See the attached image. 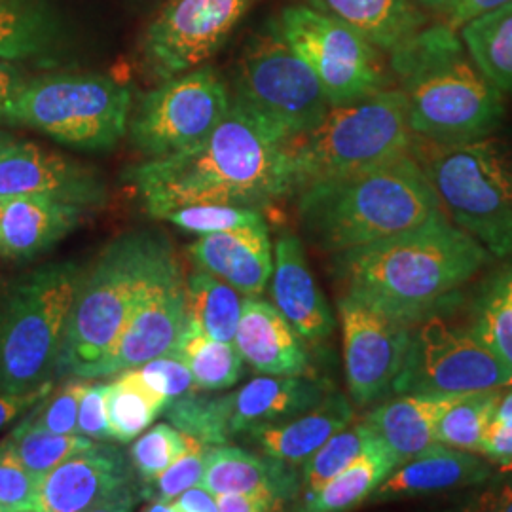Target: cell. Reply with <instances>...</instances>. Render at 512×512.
Wrapping results in <instances>:
<instances>
[{"label": "cell", "instance_id": "50", "mask_svg": "<svg viewBox=\"0 0 512 512\" xmlns=\"http://www.w3.org/2000/svg\"><path fill=\"white\" fill-rule=\"evenodd\" d=\"M465 511L512 512V482L494 486L482 494L475 495L463 507Z\"/></svg>", "mask_w": 512, "mask_h": 512}, {"label": "cell", "instance_id": "19", "mask_svg": "<svg viewBox=\"0 0 512 512\" xmlns=\"http://www.w3.org/2000/svg\"><path fill=\"white\" fill-rule=\"evenodd\" d=\"M46 196L82 207L107 202L99 173L35 143L6 139L0 145V200Z\"/></svg>", "mask_w": 512, "mask_h": 512}, {"label": "cell", "instance_id": "15", "mask_svg": "<svg viewBox=\"0 0 512 512\" xmlns=\"http://www.w3.org/2000/svg\"><path fill=\"white\" fill-rule=\"evenodd\" d=\"M258 0H171L145 31L141 54L165 80L205 65Z\"/></svg>", "mask_w": 512, "mask_h": 512}, {"label": "cell", "instance_id": "1", "mask_svg": "<svg viewBox=\"0 0 512 512\" xmlns=\"http://www.w3.org/2000/svg\"><path fill=\"white\" fill-rule=\"evenodd\" d=\"M126 179L154 219L205 203L262 211L294 194L289 139L234 99L202 143L133 165Z\"/></svg>", "mask_w": 512, "mask_h": 512}, {"label": "cell", "instance_id": "43", "mask_svg": "<svg viewBox=\"0 0 512 512\" xmlns=\"http://www.w3.org/2000/svg\"><path fill=\"white\" fill-rule=\"evenodd\" d=\"M40 480L14 452L10 440L0 442V507L4 512H37Z\"/></svg>", "mask_w": 512, "mask_h": 512}, {"label": "cell", "instance_id": "38", "mask_svg": "<svg viewBox=\"0 0 512 512\" xmlns=\"http://www.w3.org/2000/svg\"><path fill=\"white\" fill-rule=\"evenodd\" d=\"M8 440L14 452L18 454V458L23 461V465L37 476L40 482L65 459L73 458L74 454L95 444V440L88 439L80 433H71V435L50 433V431L35 429L23 420Z\"/></svg>", "mask_w": 512, "mask_h": 512}, {"label": "cell", "instance_id": "25", "mask_svg": "<svg viewBox=\"0 0 512 512\" xmlns=\"http://www.w3.org/2000/svg\"><path fill=\"white\" fill-rule=\"evenodd\" d=\"M202 486L211 494L253 492L285 505L302 492V478L291 463L241 446L219 444L207 448Z\"/></svg>", "mask_w": 512, "mask_h": 512}, {"label": "cell", "instance_id": "2", "mask_svg": "<svg viewBox=\"0 0 512 512\" xmlns=\"http://www.w3.org/2000/svg\"><path fill=\"white\" fill-rule=\"evenodd\" d=\"M490 256L440 213L399 236L336 253L332 270L342 294L414 327L450 306Z\"/></svg>", "mask_w": 512, "mask_h": 512}, {"label": "cell", "instance_id": "49", "mask_svg": "<svg viewBox=\"0 0 512 512\" xmlns=\"http://www.w3.org/2000/svg\"><path fill=\"white\" fill-rule=\"evenodd\" d=\"M52 389V384L44 385L40 389H35L25 395H10V393H0V431L12 425L14 421L21 420L35 404L46 397Z\"/></svg>", "mask_w": 512, "mask_h": 512}, {"label": "cell", "instance_id": "48", "mask_svg": "<svg viewBox=\"0 0 512 512\" xmlns=\"http://www.w3.org/2000/svg\"><path fill=\"white\" fill-rule=\"evenodd\" d=\"M215 495L220 512H268L283 509L272 497L253 492H222Z\"/></svg>", "mask_w": 512, "mask_h": 512}, {"label": "cell", "instance_id": "28", "mask_svg": "<svg viewBox=\"0 0 512 512\" xmlns=\"http://www.w3.org/2000/svg\"><path fill=\"white\" fill-rule=\"evenodd\" d=\"M306 4L344 21L385 54L395 52L427 21L418 0H306Z\"/></svg>", "mask_w": 512, "mask_h": 512}, {"label": "cell", "instance_id": "23", "mask_svg": "<svg viewBox=\"0 0 512 512\" xmlns=\"http://www.w3.org/2000/svg\"><path fill=\"white\" fill-rule=\"evenodd\" d=\"M88 207L46 196L0 200V255L31 260L67 238L86 217Z\"/></svg>", "mask_w": 512, "mask_h": 512}, {"label": "cell", "instance_id": "47", "mask_svg": "<svg viewBox=\"0 0 512 512\" xmlns=\"http://www.w3.org/2000/svg\"><path fill=\"white\" fill-rule=\"evenodd\" d=\"M512 0H452V4L440 14L439 21L459 31L469 21L480 18L488 12H494L501 6L511 4Z\"/></svg>", "mask_w": 512, "mask_h": 512}, {"label": "cell", "instance_id": "32", "mask_svg": "<svg viewBox=\"0 0 512 512\" xmlns=\"http://www.w3.org/2000/svg\"><path fill=\"white\" fill-rule=\"evenodd\" d=\"M241 306V294L217 275L198 268L186 279L188 319L215 340L234 344Z\"/></svg>", "mask_w": 512, "mask_h": 512}, {"label": "cell", "instance_id": "35", "mask_svg": "<svg viewBox=\"0 0 512 512\" xmlns=\"http://www.w3.org/2000/svg\"><path fill=\"white\" fill-rule=\"evenodd\" d=\"M471 329L499 357L512 385V266L495 275L478 296Z\"/></svg>", "mask_w": 512, "mask_h": 512}, {"label": "cell", "instance_id": "40", "mask_svg": "<svg viewBox=\"0 0 512 512\" xmlns=\"http://www.w3.org/2000/svg\"><path fill=\"white\" fill-rule=\"evenodd\" d=\"M160 219L167 220L173 226L181 228L188 234H196V236L230 232V230L266 222L262 211L256 207L215 205V203L177 207V209H171L164 213Z\"/></svg>", "mask_w": 512, "mask_h": 512}, {"label": "cell", "instance_id": "46", "mask_svg": "<svg viewBox=\"0 0 512 512\" xmlns=\"http://www.w3.org/2000/svg\"><path fill=\"white\" fill-rule=\"evenodd\" d=\"M109 384L95 382L86 387L80 406H78V423L76 433L88 437V439L109 442L110 435L109 418H107V397H109Z\"/></svg>", "mask_w": 512, "mask_h": 512}, {"label": "cell", "instance_id": "4", "mask_svg": "<svg viewBox=\"0 0 512 512\" xmlns=\"http://www.w3.org/2000/svg\"><path fill=\"white\" fill-rule=\"evenodd\" d=\"M306 239L323 253H342L418 228L442 211L412 152L296 194Z\"/></svg>", "mask_w": 512, "mask_h": 512}, {"label": "cell", "instance_id": "37", "mask_svg": "<svg viewBox=\"0 0 512 512\" xmlns=\"http://www.w3.org/2000/svg\"><path fill=\"white\" fill-rule=\"evenodd\" d=\"M376 439L374 429L363 421H351L348 427L334 433L300 471L302 497L317 494L329 480L342 473L353 459L359 458L366 446Z\"/></svg>", "mask_w": 512, "mask_h": 512}, {"label": "cell", "instance_id": "55", "mask_svg": "<svg viewBox=\"0 0 512 512\" xmlns=\"http://www.w3.org/2000/svg\"><path fill=\"white\" fill-rule=\"evenodd\" d=\"M0 122H2V112H0Z\"/></svg>", "mask_w": 512, "mask_h": 512}, {"label": "cell", "instance_id": "14", "mask_svg": "<svg viewBox=\"0 0 512 512\" xmlns=\"http://www.w3.org/2000/svg\"><path fill=\"white\" fill-rule=\"evenodd\" d=\"M509 385L507 368L475 330L450 325L439 315H431L412 327L393 395H471Z\"/></svg>", "mask_w": 512, "mask_h": 512}, {"label": "cell", "instance_id": "6", "mask_svg": "<svg viewBox=\"0 0 512 512\" xmlns=\"http://www.w3.org/2000/svg\"><path fill=\"white\" fill-rule=\"evenodd\" d=\"M73 260L44 264L0 298V393L25 395L55 378L69 313L84 274Z\"/></svg>", "mask_w": 512, "mask_h": 512}, {"label": "cell", "instance_id": "12", "mask_svg": "<svg viewBox=\"0 0 512 512\" xmlns=\"http://www.w3.org/2000/svg\"><path fill=\"white\" fill-rule=\"evenodd\" d=\"M275 25L319 78L330 107L391 88L382 50L344 21L300 4L281 10Z\"/></svg>", "mask_w": 512, "mask_h": 512}, {"label": "cell", "instance_id": "33", "mask_svg": "<svg viewBox=\"0 0 512 512\" xmlns=\"http://www.w3.org/2000/svg\"><path fill=\"white\" fill-rule=\"evenodd\" d=\"M57 31L54 14L40 0H0V61L50 50Z\"/></svg>", "mask_w": 512, "mask_h": 512}, {"label": "cell", "instance_id": "17", "mask_svg": "<svg viewBox=\"0 0 512 512\" xmlns=\"http://www.w3.org/2000/svg\"><path fill=\"white\" fill-rule=\"evenodd\" d=\"M349 397L357 406L382 403L393 395L403 368L412 325L374 310L357 298H338Z\"/></svg>", "mask_w": 512, "mask_h": 512}, {"label": "cell", "instance_id": "54", "mask_svg": "<svg viewBox=\"0 0 512 512\" xmlns=\"http://www.w3.org/2000/svg\"><path fill=\"white\" fill-rule=\"evenodd\" d=\"M6 139H10V137H8V135H4V133H0V145H2Z\"/></svg>", "mask_w": 512, "mask_h": 512}, {"label": "cell", "instance_id": "39", "mask_svg": "<svg viewBox=\"0 0 512 512\" xmlns=\"http://www.w3.org/2000/svg\"><path fill=\"white\" fill-rule=\"evenodd\" d=\"M192 437L171 423H156L139 435L129 448V461L147 486L186 452Z\"/></svg>", "mask_w": 512, "mask_h": 512}, {"label": "cell", "instance_id": "10", "mask_svg": "<svg viewBox=\"0 0 512 512\" xmlns=\"http://www.w3.org/2000/svg\"><path fill=\"white\" fill-rule=\"evenodd\" d=\"M232 99L289 141L317 126L330 109L319 78L279 33L275 19L241 55Z\"/></svg>", "mask_w": 512, "mask_h": 512}, {"label": "cell", "instance_id": "16", "mask_svg": "<svg viewBox=\"0 0 512 512\" xmlns=\"http://www.w3.org/2000/svg\"><path fill=\"white\" fill-rule=\"evenodd\" d=\"M145 501V484L129 456L93 444L42 478L37 512H128Z\"/></svg>", "mask_w": 512, "mask_h": 512}, {"label": "cell", "instance_id": "31", "mask_svg": "<svg viewBox=\"0 0 512 512\" xmlns=\"http://www.w3.org/2000/svg\"><path fill=\"white\" fill-rule=\"evenodd\" d=\"M459 35L480 71L512 95V2L469 21Z\"/></svg>", "mask_w": 512, "mask_h": 512}, {"label": "cell", "instance_id": "11", "mask_svg": "<svg viewBox=\"0 0 512 512\" xmlns=\"http://www.w3.org/2000/svg\"><path fill=\"white\" fill-rule=\"evenodd\" d=\"M332 391L325 380L260 374L228 395L196 391L171 401L164 416L171 425L209 446L232 444L256 427L289 420L323 401Z\"/></svg>", "mask_w": 512, "mask_h": 512}, {"label": "cell", "instance_id": "7", "mask_svg": "<svg viewBox=\"0 0 512 512\" xmlns=\"http://www.w3.org/2000/svg\"><path fill=\"white\" fill-rule=\"evenodd\" d=\"M412 154L444 215L490 255H512V150L492 135L463 143L416 137Z\"/></svg>", "mask_w": 512, "mask_h": 512}, {"label": "cell", "instance_id": "56", "mask_svg": "<svg viewBox=\"0 0 512 512\" xmlns=\"http://www.w3.org/2000/svg\"><path fill=\"white\" fill-rule=\"evenodd\" d=\"M0 512H4V509H2V507H0Z\"/></svg>", "mask_w": 512, "mask_h": 512}, {"label": "cell", "instance_id": "29", "mask_svg": "<svg viewBox=\"0 0 512 512\" xmlns=\"http://www.w3.org/2000/svg\"><path fill=\"white\" fill-rule=\"evenodd\" d=\"M399 459L395 452L376 435L365 452L353 459L348 467L329 480L317 494L302 497L300 511H349L365 503L380 488L387 476L395 471Z\"/></svg>", "mask_w": 512, "mask_h": 512}, {"label": "cell", "instance_id": "3", "mask_svg": "<svg viewBox=\"0 0 512 512\" xmlns=\"http://www.w3.org/2000/svg\"><path fill=\"white\" fill-rule=\"evenodd\" d=\"M389 57L416 137L463 143L501 126L503 92L480 71L456 29L442 21L425 25Z\"/></svg>", "mask_w": 512, "mask_h": 512}, {"label": "cell", "instance_id": "53", "mask_svg": "<svg viewBox=\"0 0 512 512\" xmlns=\"http://www.w3.org/2000/svg\"><path fill=\"white\" fill-rule=\"evenodd\" d=\"M423 10H429V12H435V14H442L450 4L452 0H418Z\"/></svg>", "mask_w": 512, "mask_h": 512}, {"label": "cell", "instance_id": "42", "mask_svg": "<svg viewBox=\"0 0 512 512\" xmlns=\"http://www.w3.org/2000/svg\"><path fill=\"white\" fill-rule=\"evenodd\" d=\"M207 448L209 444L192 437L183 456L175 459L162 475L145 486V501L167 503L188 488L202 486Z\"/></svg>", "mask_w": 512, "mask_h": 512}, {"label": "cell", "instance_id": "9", "mask_svg": "<svg viewBox=\"0 0 512 512\" xmlns=\"http://www.w3.org/2000/svg\"><path fill=\"white\" fill-rule=\"evenodd\" d=\"M133 95L103 74H55L27 80L2 120L37 129L80 150H110L128 135Z\"/></svg>", "mask_w": 512, "mask_h": 512}, {"label": "cell", "instance_id": "22", "mask_svg": "<svg viewBox=\"0 0 512 512\" xmlns=\"http://www.w3.org/2000/svg\"><path fill=\"white\" fill-rule=\"evenodd\" d=\"M274 306L306 342L327 340L336 319L311 274L306 249L294 234H281L274 245Z\"/></svg>", "mask_w": 512, "mask_h": 512}, {"label": "cell", "instance_id": "20", "mask_svg": "<svg viewBox=\"0 0 512 512\" xmlns=\"http://www.w3.org/2000/svg\"><path fill=\"white\" fill-rule=\"evenodd\" d=\"M188 253L200 270L217 275L243 296H260L274 274V245L266 222L200 236Z\"/></svg>", "mask_w": 512, "mask_h": 512}, {"label": "cell", "instance_id": "27", "mask_svg": "<svg viewBox=\"0 0 512 512\" xmlns=\"http://www.w3.org/2000/svg\"><path fill=\"white\" fill-rule=\"evenodd\" d=\"M465 395L395 393L366 414V423L395 452L399 463L437 444V423Z\"/></svg>", "mask_w": 512, "mask_h": 512}, {"label": "cell", "instance_id": "51", "mask_svg": "<svg viewBox=\"0 0 512 512\" xmlns=\"http://www.w3.org/2000/svg\"><path fill=\"white\" fill-rule=\"evenodd\" d=\"M171 505V512H217L215 495L203 486H194L184 490L183 494L167 501Z\"/></svg>", "mask_w": 512, "mask_h": 512}, {"label": "cell", "instance_id": "52", "mask_svg": "<svg viewBox=\"0 0 512 512\" xmlns=\"http://www.w3.org/2000/svg\"><path fill=\"white\" fill-rule=\"evenodd\" d=\"M25 82L27 80L12 61H0V112L14 101Z\"/></svg>", "mask_w": 512, "mask_h": 512}, {"label": "cell", "instance_id": "21", "mask_svg": "<svg viewBox=\"0 0 512 512\" xmlns=\"http://www.w3.org/2000/svg\"><path fill=\"white\" fill-rule=\"evenodd\" d=\"M243 361L266 376L310 374L306 340L283 317L274 304L256 296H245L238 330L234 336Z\"/></svg>", "mask_w": 512, "mask_h": 512}, {"label": "cell", "instance_id": "26", "mask_svg": "<svg viewBox=\"0 0 512 512\" xmlns=\"http://www.w3.org/2000/svg\"><path fill=\"white\" fill-rule=\"evenodd\" d=\"M353 420V404L346 395L332 389L323 401L308 410L289 420L256 427L243 435V439L253 442L258 452L270 458L302 467L334 433L348 427Z\"/></svg>", "mask_w": 512, "mask_h": 512}, {"label": "cell", "instance_id": "36", "mask_svg": "<svg viewBox=\"0 0 512 512\" xmlns=\"http://www.w3.org/2000/svg\"><path fill=\"white\" fill-rule=\"evenodd\" d=\"M503 389L465 395L448 408L437 423V444L482 456L486 433Z\"/></svg>", "mask_w": 512, "mask_h": 512}, {"label": "cell", "instance_id": "30", "mask_svg": "<svg viewBox=\"0 0 512 512\" xmlns=\"http://www.w3.org/2000/svg\"><path fill=\"white\" fill-rule=\"evenodd\" d=\"M169 401L143 378L139 366L116 374L107 397L112 440L129 444L147 431L152 421L164 414Z\"/></svg>", "mask_w": 512, "mask_h": 512}, {"label": "cell", "instance_id": "13", "mask_svg": "<svg viewBox=\"0 0 512 512\" xmlns=\"http://www.w3.org/2000/svg\"><path fill=\"white\" fill-rule=\"evenodd\" d=\"M232 93L211 65H200L145 93L129 116L128 133L137 150L150 158L196 147L226 118Z\"/></svg>", "mask_w": 512, "mask_h": 512}, {"label": "cell", "instance_id": "44", "mask_svg": "<svg viewBox=\"0 0 512 512\" xmlns=\"http://www.w3.org/2000/svg\"><path fill=\"white\" fill-rule=\"evenodd\" d=\"M139 370L148 384L158 393H162L169 403L196 391L198 387L190 368L175 349L139 366Z\"/></svg>", "mask_w": 512, "mask_h": 512}, {"label": "cell", "instance_id": "8", "mask_svg": "<svg viewBox=\"0 0 512 512\" xmlns=\"http://www.w3.org/2000/svg\"><path fill=\"white\" fill-rule=\"evenodd\" d=\"M416 135L401 88L330 107L310 131L289 141L294 194L412 152Z\"/></svg>", "mask_w": 512, "mask_h": 512}, {"label": "cell", "instance_id": "41", "mask_svg": "<svg viewBox=\"0 0 512 512\" xmlns=\"http://www.w3.org/2000/svg\"><path fill=\"white\" fill-rule=\"evenodd\" d=\"M92 380L69 376L67 382L59 385L55 391L50 389L46 397H42L25 416L23 421L35 429L71 435L76 433L78 423V406L80 399Z\"/></svg>", "mask_w": 512, "mask_h": 512}, {"label": "cell", "instance_id": "5", "mask_svg": "<svg viewBox=\"0 0 512 512\" xmlns=\"http://www.w3.org/2000/svg\"><path fill=\"white\" fill-rule=\"evenodd\" d=\"M173 258L169 239L154 230H133L110 241L84 268L57 359V378H99L135 306Z\"/></svg>", "mask_w": 512, "mask_h": 512}, {"label": "cell", "instance_id": "24", "mask_svg": "<svg viewBox=\"0 0 512 512\" xmlns=\"http://www.w3.org/2000/svg\"><path fill=\"white\" fill-rule=\"evenodd\" d=\"M492 473L494 465L488 459L480 458V454L435 444L418 456L399 463L370 499L389 501L439 494L482 484Z\"/></svg>", "mask_w": 512, "mask_h": 512}, {"label": "cell", "instance_id": "18", "mask_svg": "<svg viewBox=\"0 0 512 512\" xmlns=\"http://www.w3.org/2000/svg\"><path fill=\"white\" fill-rule=\"evenodd\" d=\"M186 319V279L175 256L135 306L97 380L143 366L175 349Z\"/></svg>", "mask_w": 512, "mask_h": 512}, {"label": "cell", "instance_id": "45", "mask_svg": "<svg viewBox=\"0 0 512 512\" xmlns=\"http://www.w3.org/2000/svg\"><path fill=\"white\" fill-rule=\"evenodd\" d=\"M482 456L503 473L512 471V385L501 393L490 421Z\"/></svg>", "mask_w": 512, "mask_h": 512}, {"label": "cell", "instance_id": "34", "mask_svg": "<svg viewBox=\"0 0 512 512\" xmlns=\"http://www.w3.org/2000/svg\"><path fill=\"white\" fill-rule=\"evenodd\" d=\"M175 351L190 368L194 382L203 391H222L238 384L243 376V357L230 342L207 336L194 321L186 319Z\"/></svg>", "mask_w": 512, "mask_h": 512}]
</instances>
